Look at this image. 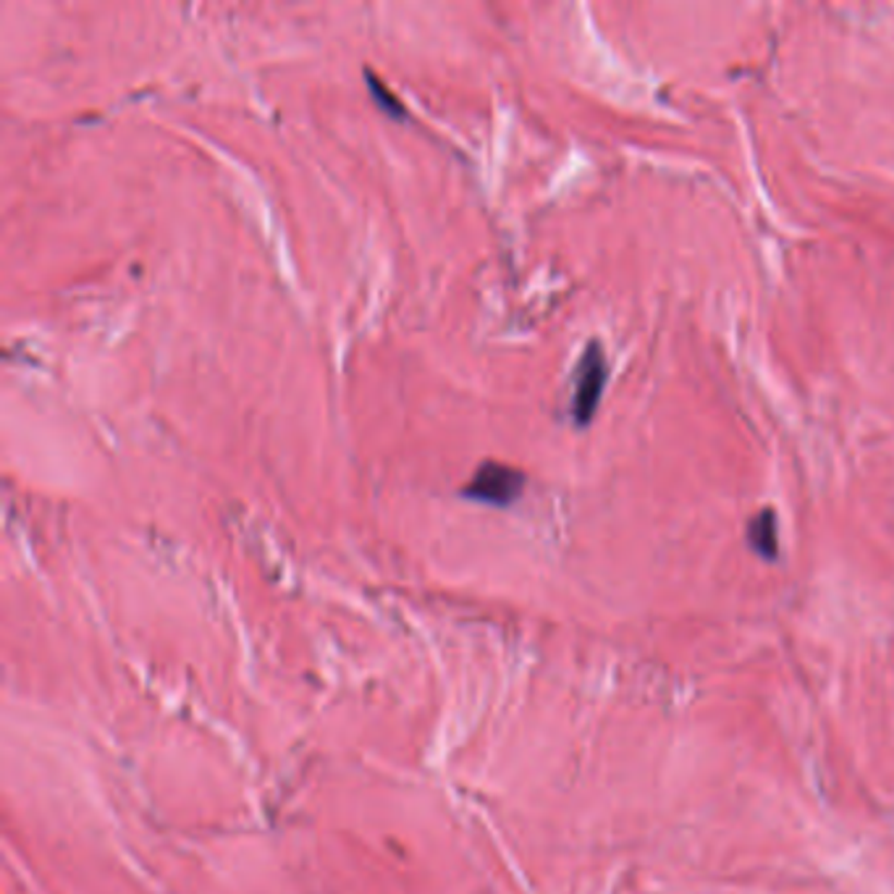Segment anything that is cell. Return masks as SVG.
<instances>
[{
  "label": "cell",
  "mask_w": 894,
  "mask_h": 894,
  "mask_svg": "<svg viewBox=\"0 0 894 894\" xmlns=\"http://www.w3.org/2000/svg\"><path fill=\"white\" fill-rule=\"evenodd\" d=\"M525 475L517 467L501 465V462H480L473 478L462 488V497L478 501L486 506H512L523 497Z\"/></svg>",
  "instance_id": "obj_1"
},
{
  "label": "cell",
  "mask_w": 894,
  "mask_h": 894,
  "mask_svg": "<svg viewBox=\"0 0 894 894\" xmlns=\"http://www.w3.org/2000/svg\"><path fill=\"white\" fill-rule=\"evenodd\" d=\"M609 365L603 357L601 344L585 346L580 363L575 368V391H572V420L575 426L585 428L593 420L598 402H601L603 389H607Z\"/></svg>",
  "instance_id": "obj_2"
},
{
  "label": "cell",
  "mask_w": 894,
  "mask_h": 894,
  "mask_svg": "<svg viewBox=\"0 0 894 894\" xmlns=\"http://www.w3.org/2000/svg\"><path fill=\"white\" fill-rule=\"evenodd\" d=\"M748 540L752 549H756L763 559H776V551H780V538H776L774 512L763 510L756 519H752L748 527Z\"/></svg>",
  "instance_id": "obj_3"
},
{
  "label": "cell",
  "mask_w": 894,
  "mask_h": 894,
  "mask_svg": "<svg viewBox=\"0 0 894 894\" xmlns=\"http://www.w3.org/2000/svg\"><path fill=\"white\" fill-rule=\"evenodd\" d=\"M368 89H370L372 100L378 102V108H381L383 113L394 115V119H404V106H402V100L394 98V95L389 93V87L383 85V79H381V76H376L372 72H368Z\"/></svg>",
  "instance_id": "obj_4"
}]
</instances>
